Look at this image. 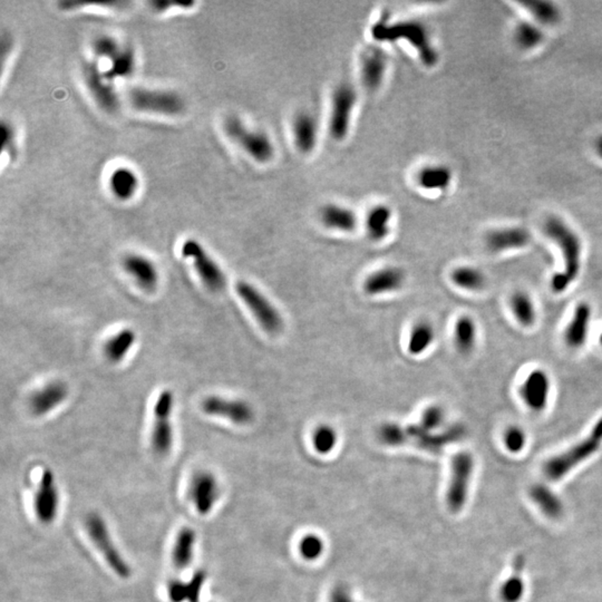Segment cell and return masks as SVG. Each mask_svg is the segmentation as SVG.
Segmentation results:
<instances>
[{"mask_svg":"<svg viewBox=\"0 0 602 602\" xmlns=\"http://www.w3.org/2000/svg\"><path fill=\"white\" fill-rule=\"evenodd\" d=\"M1 130H3V148L4 150H8L11 152L13 148V132L11 130V126L9 125L6 124V123H3V126H1Z\"/></svg>","mask_w":602,"mask_h":602,"instance_id":"cell-48","label":"cell"},{"mask_svg":"<svg viewBox=\"0 0 602 602\" xmlns=\"http://www.w3.org/2000/svg\"><path fill=\"white\" fill-rule=\"evenodd\" d=\"M602 445V416L599 417L587 437L576 444L550 457L543 464V475L549 481L558 482L566 478L570 472L586 462L599 451Z\"/></svg>","mask_w":602,"mask_h":602,"instance_id":"cell-2","label":"cell"},{"mask_svg":"<svg viewBox=\"0 0 602 602\" xmlns=\"http://www.w3.org/2000/svg\"><path fill=\"white\" fill-rule=\"evenodd\" d=\"M207 581V572L204 570H197L187 582V602H200L203 586Z\"/></svg>","mask_w":602,"mask_h":602,"instance_id":"cell-45","label":"cell"},{"mask_svg":"<svg viewBox=\"0 0 602 602\" xmlns=\"http://www.w3.org/2000/svg\"><path fill=\"white\" fill-rule=\"evenodd\" d=\"M201 406L205 414L229 418L238 425L249 424L255 417L251 406L243 400L209 396L203 400Z\"/></svg>","mask_w":602,"mask_h":602,"instance_id":"cell-16","label":"cell"},{"mask_svg":"<svg viewBox=\"0 0 602 602\" xmlns=\"http://www.w3.org/2000/svg\"><path fill=\"white\" fill-rule=\"evenodd\" d=\"M299 552L306 560H316L324 552V541L316 535H307L299 542Z\"/></svg>","mask_w":602,"mask_h":602,"instance_id":"cell-42","label":"cell"},{"mask_svg":"<svg viewBox=\"0 0 602 602\" xmlns=\"http://www.w3.org/2000/svg\"><path fill=\"white\" fill-rule=\"evenodd\" d=\"M236 292L255 314L259 324L266 332L278 334L283 327V318L278 310L270 304L258 289L247 281H239L236 286Z\"/></svg>","mask_w":602,"mask_h":602,"instance_id":"cell-9","label":"cell"},{"mask_svg":"<svg viewBox=\"0 0 602 602\" xmlns=\"http://www.w3.org/2000/svg\"><path fill=\"white\" fill-rule=\"evenodd\" d=\"M474 459L469 452H459L452 459L451 478L447 486V504L449 511L459 513L466 504Z\"/></svg>","mask_w":602,"mask_h":602,"instance_id":"cell-7","label":"cell"},{"mask_svg":"<svg viewBox=\"0 0 602 602\" xmlns=\"http://www.w3.org/2000/svg\"><path fill=\"white\" fill-rule=\"evenodd\" d=\"M510 307L514 318L522 327L535 326L537 318V307L529 294L525 291H518L511 297Z\"/></svg>","mask_w":602,"mask_h":602,"instance_id":"cell-28","label":"cell"},{"mask_svg":"<svg viewBox=\"0 0 602 602\" xmlns=\"http://www.w3.org/2000/svg\"><path fill=\"white\" fill-rule=\"evenodd\" d=\"M530 498L545 517L559 519L564 512V504L552 491L545 486H535L530 490Z\"/></svg>","mask_w":602,"mask_h":602,"instance_id":"cell-27","label":"cell"},{"mask_svg":"<svg viewBox=\"0 0 602 602\" xmlns=\"http://www.w3.org/2000/svg\"><path fill=\"white\" fill-rule=\"evenodd\" d=\"M527 434L519 426H510L504 432V447L512 454H518L523 451L527 445Z\"/></svg>","mask_w":602,"mask_h":602,"instance_id":"cell-41","label":"cell"},{"mask_svg":"<svg viewBox=\"0 0 602 602\" xmlns=\"http://www.w3.org/2000/svg\"><path fill=\"white\" fill-rule=\"evenodd\" d=\"M599 340H600V345H601V347H602V332H601V335H600V339Z\"/></svg>","mask_w":602,"mask_h":602,"instance_id":"cell-51","label":"cell"},{"mask_svg":"<svg viewBox=\"0 0 602 602\" xmlns=\"http://www.w3.org/2000/svg\"><path fill=\"white\" fill-rule=\"evenodd\" d=\"M68 390L64 383L53 382L37 390L31 398V408L36 415H45L58 407L67 398Z\"/></svg>","mask_w":602,"mask_h":602,"instance_id":"cell-20","label":"cell"},{"mask_svg":"<svg viewBox=\"0 0 602 602\" xmlns=\"http://www.w3.org/2000/svg\"><path fill=\"white\" fill-rule=\"evenodd\" d=\"M405 275L398 268H385L371 273L363 283V290L369 296L386 294L402 288Z\"/></svg>","mask_w":602,"mask_h":602,"instance_id":"cell-23","label":"cell"},{"mask_svg":"<svg viewBox=\"0 0 602 602\" xmlns=\"http://www.w3.org/2000/svg\"><path fill=\"white\" fill-rule=\"evenodd\" d=\"M122 46L123 44H121L116 38L106 36V35L97 37L93 43L95 55L99 58H109V60H111L122 48Z\"/></svg>","mask_w":602,"mask_h":602,"instance_id":"cell-43","label":"cell"},{"mask_svg":"<svg viewBox=\"0 0 602 602\" xmlns=\"http://www.w3.org/2000/svg\"><path fill=\"white\" fill-rule=\"evenodd\" d=\"M378 437L382 443L388 447H400L408 442L406 427H402L395 423H386L381 426Z\"/></svg>","mask_w":602,"mask_h":602,"instance_id":"cell-40","label":"cell"},{"mask_svg":"<svg viewBox=\"0 0 602 602\" xmlns=\"http://www.w3.org/2000/svg\"><path fill=\"white\" fill-rule=\"evenodd\" d=\"M592 308L588 302H579L564 330V341L571 349H581L587 343L591 327Z\"/></svg>","mask_w":602,"mask_h":602,"instance_id":"cell-17","label":"cell"},{"mask_svg":"<svg viewBox=\"0 0 602 602\" xmlns=\"http://www.w3.org/2000/svg\"><path fill=\"white\" fill-rule=\"evenodd\" d=\"M86 532L95 548L106 561L107 566L121 579H128L132 576V568L117 548L109 532L106 522L97 513H91L85 519Z\"/></svg>","mask_w":602,"mask_h":602,"instance_id":"cell-4","label":"cell"},{"mask_svg":"<svg viewBox=\"0 0 602 602\" xmlns=\"http://www.w3.org/2000/svg\"><path fill=\"white\" fill-rule=\"evenodd\" d=\"M392 210L386 205H377L368 212L366 219L367 234L374 241L385 239L390 234V224L392 220Z\"/></svg>","mask_w":602,"mask_h":602,"instance_id":"cell-30","label":"cell"},{"mask_svg":"<svg viewBox=\"0 0 602 602\" xmlns=\"http://www.w3.org/2000/svg\"><path fill=\"white\" fill-rule=\"evenodd\" d=\"M444 410L441 406L432 405L424 410L421 426L426 431L432 432L433 429H439V426L444 423Z\"/></svg>","mask_w":602,"mask_h":602,"instance_id":"cell-44","label":"cell"},{"mask_svg":"<svg viewBox=\"0 0 602 602\" xmlns=\"http://www.w3.org/2000/svg\"><path fill=\"white\" fill-rule=\"evenodd\" d=\"M357 102L355 87L349 83H341L332 94L329 131L334 140L343 141L351 128V115Z\"/></svg>","mask_w":602,"mask_h":602,"instance_id":"cell-8","label":"cell"},{"mask_svg":"<svg viewBox=\"0 0 602 602\" xmlns=\"http://www.w3.org/2000/svg\"><path fill=\"white\" fill-rule=\"evenodd\" d=\"M596 146H597L598 153H599V155L602 158V136L601 138H599V140L597 141V144H596Z\"/></svg>","mask_w":602,"mask_h":602,"instance_id":"cell-50","label":"cell"},{"mask_svg":"<svg viewBox=\"0 0 602 602\" xmlns=\"http://www.w3.org/2000/svg\"><path fill=\"white\" fill-rule=\"evenodd\" d=\"M295 143L301 153H310L318 142V121L310 112H300L292 123Z\"/></svg>","mask_w":602,"mask_h":602,"instance_id":"cell-22","label":"cell"},{"mask_svg":"<svg viewBox=\"0 0 602 602\" xmlns=\"http://www.w3.org/2000/svg\"><path fill=\"white\" fill-rule=\"evenodd\" d=\"M220 486L216 475L209 471H197L190 482L189 498L195 512L207 517L216 508Z\"/></svg>","mask_w":602,"mask_h":602,"instance_id":"cell-13","label":"cell"},{"mask_svg":"<svg viewBox=\"0 0 602 602\" xmlns=\"http://www.w3.org/2000/svg\"><path fill=\"white\" fill-rule=\"evenodd\" d=\"M182 255L192 259L199 275L210 290L220 291L226 287V275L199 242L187 240L182 246Z\"/></svg>","mask_w":602,"mask_h":602,"instance_id":"cell-12","label":"cell"},{"mask_svg":"<svg viewBox=\"0 0 602 602\" xmlns=\"http://www.w3.org/2000/svg\"><path fill=\"white\" fill-rule=\"evenodd\" d=\"M371 35L378 42L405 39L415 47L422 62L429 67H433L439 62V54L432 45L429 31L421 21H403L394 23L379 21L371 27Z\"/></svg>","mask_w":602,"mask_h":602,"instance_id":"cell-3","label":"cell"},{"mask_svg":"<svg viewBox=\"0 0 602 602\" xmlns=\"http://www.w3.org/2000/svg\"><path fill=\"white\" fill-rule=\"evenodd\" d=\"M434 338H435V332H434L433 326L429 322H418L410 332L408 351L414 356L421 355L429 349V346L433 343Z\"/></svg>","mask_w":602,"mask_h":602,"instance_id":"cell-36","label":"cell"},{"mask_svg":"<svg viewBox=\"0 0 602 602\" xmlns=\"http://www.w3.org/2000/svg\"><path fill=\"white\" fill-rule=\"evenodd\" d=\"M551 378L547 371L535 368L525 376L520 387V396L525 405L533 413H542L550 400Z\"/></svg>","mask_w":602,"mask_h":602,"instance_id":"cell-15","label":"cell"},{"mask_svg":"<svg viewBox=\"0 0 602 602\" xmlns=\"http://www.w3.org/2000/svg\"><path fill=\"white\" fill-rule=\"evenodd\" d=\"M109 187L119 200L128 201L138 191V179L136 174L128 168L114 170L109 177Z\"/></svg>","mask_w":602,"mask_h":602,"instance_id":"cell-26","label":"cell"},{"mask_svg":"<svg viewBox=\"0 0 602 602\" xmlns=\"http://www.w3.org/2000/svg\"><path fill=\"white\" fill-rule=\"evenodd\" d=\"M136 335L134 330L125 328L117 332L116 335L109 338L104 345V353L107 359L113 363H119L124 359L136 343Z\"/></svg>","mask_w":602,"mask_h":602,"instance_id":"cell-31","label":"cell"},{"mask_svg":"<svg viewBox=\"0 0 602 602\" xmlns=\"http://www.w3.org/2000/svg\"><path fill=\"white\" fill-rule=\"evenodd\" d=\"M123 268L128 271L141 288L152 291L158 283V273L154 263L148 258L140 255H128L123 259Z\"/></svg>","mask_w":602,"mask_h":602,"instance_id":"cell-21","label":"cell"},{"mask_svg":"<svg viewBox=\"0 0 602 602\" xmlns=\"http://www.w3.org/2000/svg\"><path fill=\"white\" fill-rule=\"evenodd\" d=\"M532 236L527 229L521 226L496 229L488 232L486 236V243L488 249L494 253L509 251V250L521 249L527 247L531 242Z\"/></svg>","mask_w":602,"mask_h":602,"instance_id":"cell-18","label":"cell"},{"mask_svg":"<svg viewBox=\"0 0 602 602\" xmlns=\"http://www.w3.org/2000/svg\"><path fill=\"white\" fill-rule=\"evenodd\" d=\"M166 592L171 602L187 601V582L181 579H171L166 586Z\"/></svg>","mask_w":602,"mask_h":602,"instance_id":"cell-46","label":"cell"},{"mask_svg":"<svg viewBox=\"0 0 602 602\" xmlns=\"http://www.w3.org/2000/svg\"><path fill=\"white\" fill-rule=\"evenodd\" d=\"M226 136L246 153L259 163H267L275 155V146L267 133L248 128L239 117L230 116L224 121Z\"/></svg>","mask_w":602,"mask_h":602,"instance_id":"cell-5","label":"cell"},{"mask_svg":"<svg viewBox=\"0 0 602 602\" xmlns=\"http://www.w3.org/2000/svg\"><path fill=\"white\" fill-rule=\"evenodd\" d=\"M329 602H353L349 590L346 587H337L332 591Z\"/></svg>","mask_w":602,"mask_h":602,"instance_id":"cell-47","label":"cell"},{"mask_svg":"<svg viewBox=\"0 0 602 602\" xmlns=\"http://www.w3.org/2000/svg\"><path fill=\"white\" fill-rule=\"evenodd\" d=\"M455 345L462 354H469L474 349L478 340V327L470 316L459 317L455 324Z\"/></svg>","mask_w":602,"mask_h":602,"instance_id":"cell-33","label":"cell"},{"mask_svg":"<svg viewBox=\"0 0 602 602\" xmlns=\"http://www.w3.org/2000/svg\"><path fill=\"white\" fill-rule=\"evenodd\" d=\"M84 78L92 97L102 109L107 113H115L120 109V97L112 81H109L105 74L99 70L97 62H86L84 66Z\"/></svg>","mask_w":602,"mask_h":602,"instance_id":"cell-14","label":"cell"},{"mask_svg":"<svg viewBox=\"0 0 602 602\" xmlns=\"http://www.w3.org/2000/svg\"><path fill=\"white\" fill-rule=\"evenodd\" d=\"M525 560L521 556L514 560L511 576L506 578L500 588V598L503 602H519L525 593V581L522 576Z\"/></svg>","mask_w":602,"mask_h":602,"instance_id":"cell-29","label":"cell"},{"mask_svg":"<svg viewBox=\"0 0 602 602\" xmlns=\"http://www.w3.org/2000/svg\"><path fill=\"white\" fill-rule=\"evenodd\" d=\"M544 232L556 242L564 256V269L551 278V288L556 294L568 290L581 271L582 244L579 236L566 222L556 217L545 221Z\"/></svg>","mask_w":602,"mask_h":602,"instance_id":"cell-1","label":"cell"},{"mask_svg":"<svg viewBox=\"0 0 602 602\" xmlns=\"http://www.w3.org/2000/svg\"><path fill=\"white\" fill-rule=\"evenodd\" d=\"M387 68V56L378 47L365 50L361 58V77L363 87L374 92L382 85Z\"/></svg>","mask_w":602,"mask_h":602,"instance_id":"cell-19","label":"cell"},{"mask_svg":"<svg viewBox=\"0 0 602 602\" xmlns=\"http://www.w3.org/2000/svg\"><path fill=\"white\" fill-rule=\"evenodd\" d=\"M451 181L452 172L447 166H425L417 173L418 185L425 190H445Z\"/></svg>","mask_w":602,"mask_h":602,"instance_id":"cell-34","label":"cell"},{"mask_svg":"<svg viewBox=\"0 0 602 602\" xmlns=\"http://www.w3.org/2000/svg\"><path fill=\"white\" fill-rule=\"evenodd\" d=\"M150 5L154 8V9H158V11H165L168 9V7H171V6H179V7H185L187 8L190 6L195 5V3H170V1H150Z\"/></svg>","mask_w":602,"mask_h":602,"instance_id":"cell-49","label":"cell"},{"mask_svg":"<svg viewBox=\"0 0 602 602\" xmlns=\"http://www.w3.org/2000/svg\"><path fill=\"white\" fill-rule=\"evenodd\" d=\"M128 101L133 109L141 112L161 115H179L185 103L175 92L134 87L128 92Z\"/></svg>","mask_w":602,"mask_h":602,"instance_id":"cell-6","label":"cell"},{"mask_svg":"<svg viewBox=\"0 0 602 602\" xmlns=\"http://www.w3.org/2000/svg\"><path fill=\"white\" fill-rule=\"evenodd\" d=\"M451 279L459 288L467 291H481L486 285V277L476 268L459 267L452 271Z\"/></svg>","mask_w":602,"mask_h":602,"instance_id":"cell-35","label":"cell"},{"mask_svg":"<svg viewBox=\"0 0 602 602\" xmlns=\"http://www.w3.org/2000/svg\"><path fill=\"white\" fill-rule=\"evenodd\" d=\"M60 491L55 474L50 469H45L39 478L33 500L35 515L39 523L43 525L54 523L60 511Z\"/></svg>","mask_w":602,"mask_h":602,"instance_id":"cell-11","label":"cell"},{"mask_svg":"<svg viewBox=\"0 0 602 602\" xmlns=\"http://www.w3.org/2000/svg\"><path fill=\"white\" fill-rule=\"evenodd\" d=\"M109 60L111 66L104 73L109 81L113 82L117 77L130 76L136 70V54L128 45H123L122 48Z\"/></svg>","mask_w":602,"mask_h":602,"instance_id":"cell-32","label":"cell"},{"mask_svg":"<svg viewBox=\"0 0 602 602\" xmlns=\"http://www.w3.org/2000/svg\"><path fill=\"white\" fill-rule=\"evenodd\" d=\"M535 18L545 25H554L560 21V11L554 4L547 0H520Z\"/></svg>","mask_w":602,"mask_h":602,"instance_id":"cell-37","label":"cell"},{"mask_svg":"<svg viewBox=\"0 0 602 602\" xmlns=\"http://www.w3.org/2000/svg\"><path fill=\"white\" fill-rule=\"evenodd\" d=\"M173 408V393L165 390L158 395L154 407V425L152 432V449L160 456L169 454L173 445V429L171 416Z\"/></svg>","mask_w":602,"mask_h":602,"instance_id":"cell-10","label":"cell"},{"mask_svg":"<svg viewBox=\"0 0 602 602\" xmlns=\"http://www.w3.org/2000/svg\"><path fill=\"white\" fill-rule=\"evenodd\" d=\"M312 443L318 453L328 454L335 449L336 443H337V433L332 426H318L312 435Z\"/></svg>","mask_w":602,"mask_h":602,"instance_id":"cell-39","label":"cell"},{"mask_svg":"<svg viewBox=\"0 0 602 602\" xmlns=\"http://www.w3.org/2000/svg\"><path fill=\"white\" fill-rule=\"evenodd\" d=\"M515 42L523 50H531L543 40L542 31L530 23H521L515 29Z\"/></svg>","mask_w":602,"mask_h":602,"instance_id":"cell-38","label":"cell"},{"mask_svg":"<svg viewBox=\"0 0 602 602\" xmlns=\"http://www.w3.org/2000/svg\"><path fill=\"white\" fill-rule=\"evenodd\" d=\"M320 219L324 226L338 231H354L359 224V218L351 209L344 205L327 204L320 211Z\"/></svg>","mask_w":602,"mask_h":602,"instance_id":"cell-25","label":"cell"},{"mask_svg":"<svg viewBox=\"0 0 602 602\" xmlns=\"http://www.w3.org/2000/svg\"><path fill=\"white\" fill-rule=\"evenodd\" d=\"M197 533L192 527H182L177 532L172 548V564L177 570H185L192 564L195 558Z\"/></svg>","mask_w":602,"mask_h":602,"instance_id":"cell-24","label":"cell"}]
</instances>
